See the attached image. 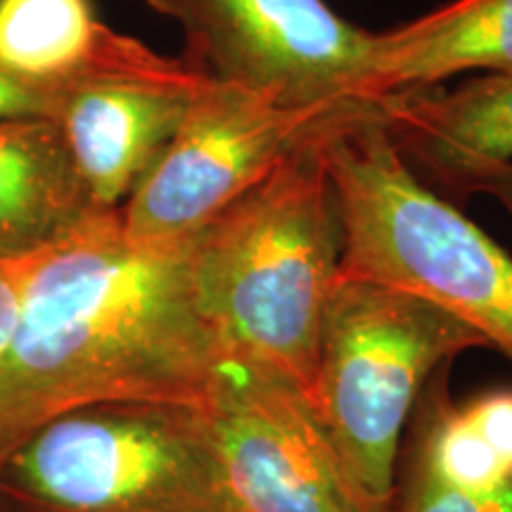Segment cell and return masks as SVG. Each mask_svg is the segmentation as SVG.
<instances>
[{"label":"cell","mask_w":512,"mask_h":512,"mask_svg":"<svg viewBox=\"0 0 512 512\" xmlns=\"http://www.w3.org/2000/svg\"><path fill=\"white\" fill-rule=\"evenodd\" d=\"M190 242L138 245L119 209H93L24 256L22 316L0 358V458L93 403L207 411L226 347L197 302Z\"/></svg>","instance_id":"obj_1"},{"label":"cell","mask_w":512,"mask_h":512,"mask_svg":"<svg viewBox=\"0 0 512 512\" xmlns=\"http://www.w3.org/2000/svg\"><path fill=\"white\" fill-rule=\"evenodd\" d=\"M332 117L190 242L197 302L223 347L271 363L309 399L320 316L344 249L323 152Z\"/></svg>","instance_id":"obj_2"},{"label":"cell","mask_w":512,"mask_h":512,"mask_svg":"<svg viewBox=\"0 0 512 512\" xmlns=\"http://www.w3.org/2000/svg\"><path fill=\"white\" fill-rule=\"evenodd\" d=\"M323 152L344 228L339 271L418 294L512 363V256L422 183L375 102L337 112Z\"/></svg>","instance_id":"obj_3"},{"label":"cell","mask_w":512,"mask_h":512,"mask_svg":"<svg viewBox=\"0 0 512 512\" xmlns=\"http://www.w3.org/2000/svg\"><path fill=\"white\" fill-rule=\"evenodd\" d=\"M479 332L399 287L337 273L318 332L311 406L363 512H392L403 430L434 373Z\"/></svg>","instance_id":"obj_4"},{"label":"cell","mask_w":512,"mask_h":512,"mask_svg":"<svg viewBox=\"0 0 512 512\" xmlns=\"http://www.w3.org/2000/svg\"><path fill=\"white\" fill-rule=\"evenodd\" d=\"M5 512H242L207 411L93 403L50 418L0 458Z\"/></svg>","instance_id":"obj_5"},{"label":"cell","mask_w":512,"mask_h":512,"mask_svg":"<svg viewBox=\"0 0 512 512\" xmlns=\"http://www.w3.org/2000/svg\"><path fill=\"white\" fill-rule=\"evenodd\" d=\"M339 110L285 107L207 76L119 209L124 233L138 245H185Z\"/></svg>","instance_id":"obj_6"},{"label":"cell","mask_w":512,"mask_h":512,"mask_svg":"<svg viewBox=\"0 0 512 512\" xmlns=\"http://www.w3.org/2000/svg\"><path fill=\"white\" fill-rule=\"evenodd\" d=\"M174 19L185 60L214 81L297 110L363 102L370 31L325 0H143Z\"/></svg>","instance_id":"obj_7"},{"label":"cell","mask_w":512,"mask_h":512,"mask_svg":"<svg viewBox=\"0 0 512 512\" xmlns=\"http://www.w3.org/2000/svg\"><path fill=\"white\" fill-rule=\"evenodd\" d=\"M207 418L242 512H363L309 396L271 363L223 351Z\"/></svg>","instance_id":"obj_8"},{"label":"cell","mask_w":512,"mask_h":512,"mask_svg":"<svg viewBox=\"0 0 512 512\" xmlns=\"http://www.w3.org/2000/svg\"><path fill=\"white\" fill-rule=\"evenodd\" d=\"M204 79L185 57L157 53L140 67L86 76L50 98L48 117L93 209L124 207Z\"/></svg>","instance_id":"obj_9"},{"label":"cell","mask_w":512,"mask_h":512,"mask_svg":"<svg viewBox=\"0 0 512 512\" xmlns=\"http://www.w3.org/2000/svg\"><path fill=\"white\" fill-rule=\"evenodd\" d=\"M401 157L451 200L475 195L479 181L512 164V72L482 74L451 91L373 100Z\"/></svg>","instance_id":"obj_10"},{"label":"cell","mask_w":512,"mask_h":512,"mask_svg":"<svg viewBox=\"0 0 512 512\" xmlns=\"http://www.w3.org/2000/svg\"><path fill=\"white\" fill-rule=\"evenodd\" d=\"M512 72V0H453L373 34L363 98L432 88L453 74Z\"/></svg>","instance_id":"obj_11"},{"label":"cell","mask_w":512,"mask_h":512,"mask_svg":"<svg viewBox=\"0 0 512 512\" xmlns=\"http://www.w3.org/2000/svg\"><path fill=\"white\" fill-rule=\"evenodd\" d=\"M157 53L98 17L93 0H0V67L50 98L86 76L131 69Z\"/></svg>","instance_id":"obj_12"},{"label":"cell","mask_w":512,"mask_h":512,"mask_svg":"<svg viewBox=\"0 0 512 512\" xmlns=\"http://www.w3.org/2000/svg\"><path fill=\"white\" fill-rule=\"evenodd\" d=\"M88 211L55 121H0V259L38 252Z\"/></svg>","instance_id":"obj_13"},{"label":"cell","mask_w":512,"mask_h":512,"mask_svg":"<svg viewBox=\"0 0 512 512\" xmlns=\"http://www.w3.org/2000/svg\"><path fill=\"white\" fill-rule=\"evenodd\" d=\"M392 512H512V475L489 489L463 491L396 470Z\"/></svg>","instance_id":"obj_14"},{"label":"cell","mask_w":512,"mask_h":512,"mask_svg":"<svg viewBox=\"0 0 512 512\" xmlns=\"http://www.w3.org/2000/svg\"><path fill=\"white\" fill-rule=\"evenodd\" d=\"M491 448L512 467V389H494L463 403Z\"/></svg>","instance_id":"obj_15"},{"label":"cell","mask_w":512,"mask_h":512,"mask_svg":"<svg viewBox=\"0 0 512 512\" xmlns=\"http://www.w3.org/2000/svg\"><path fill=\"white\" fill-rule=\"evenodd\" d=\"M24 297V256L0 259V358L8 354L17 335Z\"/></svg>","instance_id":"obj_16"},{"label":"cell","mask_w":512,"mask_h":512,"mask_svg":"<svg viewBox=\"0 0 512 512\" xmlns=\"http://www.w3.org/2000/svg\"><path fill=\"white\" fill-rule=\"evenodd\" d=\"M48 117V98L0 67V121Z\"/></svg>","instance_id":"obj_17"},{"label":"cell","mask_w":512,"mask_h":512,"mask_svg":"<svg viewBox=\"0 0 512 512\" xmlns=\"http://www.w3.org/2000/svg\"><path fill=\"white\" fill-rule=\"evenodd\" d=\"M475 192H486V195L496 197L498 202L508 209L512 216V164L503 166V169L494 171L491 176H486L484 181H479Z\"/></svg>","instance_id":"obj_18"},{"label":"cell","mask_w":512,"mask_h":512,"mask_svg":"<svg viewBox=\"0 0 512 512\" xmlns=\"http://www.w3.org/2000/svg\"><path fill=\"white\" fill-rule=\"evenodd\" d=\"M0 512H5V510H3V505H0Z\"/></svg>","instance_id":"obj_19"}]
</instances>
